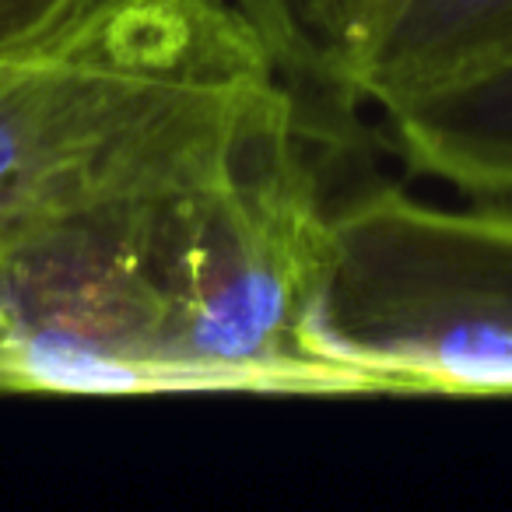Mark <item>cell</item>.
Listing matches in <instances>:
<instances>
[{"label": "cell", "mask_w": 512, "mask_h": 512, "mask_svg": "<svg viewBox=\"0 0 512 512\" xmlns=\"http://www.w3.org/2000/svg\"><path fill=\"white\" fill-rule=\"evenodd\" d=\"M281 81L232 0H102L64 43L0 67V239L211 155Z\"/></svg>", "instance_id": "obj_1"}, {"label": "cell", "mask_w": 512, "mask_h": 512, "mask_svg": "<svg viewBox=\"0 0 512 512\" xmlns=\"http://www.w3.org/2000/svg\"><path fill=\"white\" fill-rule=\"evenodd\" d=\"M309 141V106L281 81L151 197L169 393H351L306 341L330 214Z\"/></svg>", "instance_id": "obj_2"}, {"label": "cell", "mask_w": 512, "mask_h": 512, "mask_svg": "<svg viewBox=\"0 0 512 512\" xmlns=\"http://www.w3.org/2000/svg\"><path fill=\"white\" fill-rule=\"evenodd\" d=\"M306 341L351 393L512 397V211L397 186L330 204Z\"/></svg>", "instance_id": "obj_3"}, {"label": "cell", "mask_w": 512, "mask_h": 512, "mask_svg": "<svg viewBox=\"0 0 512 512\" xmlns=\"http://www.w3.org/2000/svg\"><path fill=\"white\" fill-rule=\"evenodd\" d=\"M204 158L46 207L0 239V390L169 393L148 207L165 179Z\"/></svg>", "instance_id": "obj_4"}, {"label": "cell", "mask_w": 512, "mask_h": 512, "mask_svg": "<svg viewBox=\"0 0 512 512\" xmlns=\"http://www.w3.org/2000/svg\"><path fill=\"white\" fill-rule=\"evenodd\" d=\"M411 172L474 197L512 193V57L383 113Z\"/></svg>", "instance_id": "obj_5"}, {"label": "cell", "mask_w": 512, "mask_h": 512, "mask_svg": "<svg viewBox=\"0 0 512 512\" xmlns=\"http://www.w3.org/2000/svg\"><path fill=\"white\" fill-rule=\"evenodd\" d=\"M512 57V0H400L358 71V106L383 113Z\"/></svg>", "instance_id": "obj_6"}, {"label": "cell", "mask_w": 512, "mask_h": 512, "mask_svg": "<svg viewBox=\"0 0 512 512\" xmlns=\"http://www.w3.org/2000/svg\"><path fill=\"white\" fill-rule=\"evenodd\" d=\"M285 85L334 127L358 113L355 85L400 0H232Z\"/></svg>", "instance_id": "obj_7"}, {"label": "cell", "mask_w": 512, "mask_h": 512, "mask_svg": "<svg viewBox=\"0 0 512 512\" xmlns=\"http://www.w3.org/2000/svg\"><path fill=\"white\" fill-rule=\"evenodd\" d=\"M102 0H0V67L64 43Z\"/></svg>", "instance_id": "obj_8"}]
</instances>
